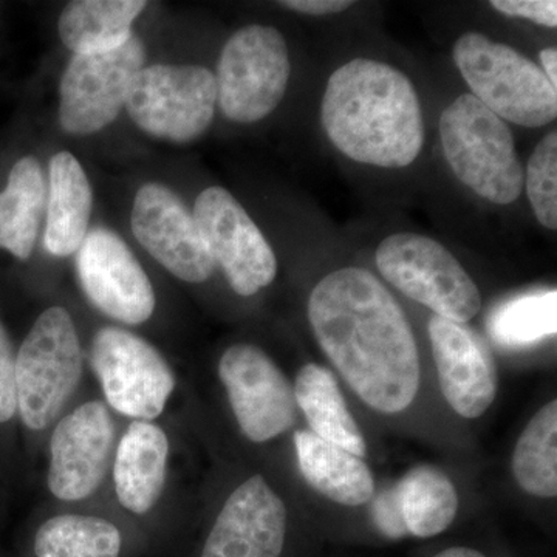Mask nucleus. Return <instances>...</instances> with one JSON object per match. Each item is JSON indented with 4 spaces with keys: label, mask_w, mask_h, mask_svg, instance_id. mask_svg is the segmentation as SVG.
Returning <instances> with one entry per match:
<instances>
[{
    "label": "nucleus",
    "mask_w": 557,
    "mask_h": 557,
    "mask_svg": "<svg viewBox=\"0 0 557 557\" xmlns=\"http://www.w3.org/2000/svg\"><path fill=\"white\" fill-rule=\"evenodd\" d=\"M314 338L359 398L383 413L408 409L420 387L416 336L405 311L369 271L336 270L309 299Z\"/></svg>",
    "instance_id": "1"
},
{
    "label": "nucleus",
    "mask_w": 557,
    "mask_h": 557,
    "mask_svg": "<svg viewBox=\"0 0 557 557\" xmlns=\"http://www.w3.org/2000/svg\"><path fill=\"white\" fill-rule=\"evenodd\" d=\"M321 123L348 159L386 170L412 164L426 138L412 81L392 65L366 58L341 65L330 76Z\"/></svg>",
    "instance_id": "2"
},
{
    "label": "nucleus",
    "mask_w": 557,
    "mask_h": 557,
    "mask_svg": "<svg viewBox=\"0 0 557 557\" xmlns=\"http://www.w3.org/2000/svg\"><path fill=\"white\" fill-rule=\"evenodd\" d=\"M438 131L450 170L472 193L496 205L519 199L525 171L511 131L496 113L463 94L443 110Z\"/></svg>",
    "instance_id": "3"
},
{
    "label": "nucleus",
    "mask_w": 557,
    "mask_h": 557,
    "mask_svg": "<svg viewBox=\"0 0 557 557\" xmlns=\"http://www.w3.org/2000/svg\"><path fill=\"white\" fill-rule=\"evenodd\" d=\"M453 58L472 97L498 119L523 127L547 126L556 120V87L518 50L468 32L454 44Z\"/></svg>",
    "instance_id": "4"
},
{
    "label": "nucleus",
    "mask_w": 557,
    "mask_h": 557,
    "mask_svg": "<svg viewBox=\"0 0 557 557\" xmlns=\"http://www.w3.org/2000/svg\"><path fill=\"white\" fill-rule=\"evenodd\" d=\"M83 376V350L67 310L44 311L16 351L17 416L28 431L50 426Z\"/></svg>",
    "instance_id": "5"
},
{
    "label": "nucleus",
    "mask_w": 557,
    "mask_h": 557,
    "mask_svg": "<svg viewBox=\"0 0 557 557\" xmlns=\"http://www.w3.org/2000/svg\"><path fill=\"white\" fill-rule=\"evenodd\" d=\"M381 276L435 317L467 324L482 309L475 282L440 242L416 233L386 237L376 249Z\"/></svg>",
    "instance_id": "6"
},
{
    "label": "nucleus",
    "mask_w": 557,
    "mask_h": 557,
    "mask_svg": "<svg viewBox=\"0 0 557 557\" xmlns=\"http://www.w3.org/2000/svg\"><path fill=\"white\" fill-rule=\"evenodd\" d=\"M289 54L282 33L248 25L223 47L218 65V102L230 121L251 124L267 119L287 91Z\"/></svg>",
    "instance_id": "7"
},
{
    "label": "nucleus",
    "mask_w": 557,
    "mask_h": 557,
    "mask_svg": "<svg viewBox=\"0 0 557 557\" xmlns=\"http://www.w3.org/2000/svg\"><path fill=\"white\" fill-rule=\"evenodd\" d=\"M218 106L215 76L200 65L143 67L126 108L139 129L156 138L188 143L208 131Z\"/></svg>",
    "instance_id": "8"
},
{
    "label": "nucleus",
    "mask_w": 557,
    "mask_h": 557,
    "mask_svg": "<svg viewBox=\"0 0 557 557\" xmlns=\"http://www.w3.org/2000/svg\"><path fill=\"white\" fill-rule=\"evenodd\" d=\"M91 368L106 401L121 416L153 421L175 391L170 362L152 344L129 330H98L91 343Z\"/></svg>",
    "instance_id": "9"
},
{
    "label": "nucleus",
    "mask_w": 557,
    "mask_h": 557,
    "mask_svg": "<svg viewBox=\"0 0 557 557\" xmlns=\"http://www.w3.org/2000/svg\"><path fill=\"white\" fill-rule=\"evenodd\" d=\"M145 62V44L137 36L119 49L75 54L61 79L62 129L72 135H90L119 119Z\"/></svg>",
    "instance_id": "10"
},
{
    "label": "nucleus",
    "mask_w": 557,
    "mask_h": 557,
    "mask_svg": "<svg viewBox=\"0 0 557 557\" xmlns=\"http://www.w3.org/2000/svg\"><path fill=\"white\" fill-rule=\"evenodd\" d=\"M193 215L209 255L237 295L248 298L276 278L273 248L228 190L219 186L205 189Z\"/></svg>",
    "instance_id": "11"
},
{
    "label": "nucleus",
    "mask_w": 557,
    "mask_h": 557,
    "mask_svg": "<svg viewBox=\"0 0 557 557\" xmlns=\"http://www.w3.org/2000/svg\"><path fill=\"white\" fill-rule=\"evenodd\" d=\"M219 379L242 434L251 442H270L295 426V391L262 348L252 344L231 346L220 358Z\"/></svg>",
    "instance_id": "12"
},
{
    "label": "nucleus",
    "mask_w": 557,
    "mask_h": 557,
    "mask_svg": "<svg viewBox=\"0 0 557 557\" xmlns=\"http://www.w3.org/2000/svg\"><path fill=\"white\" fill-rule=\"evenodd\" d=\"M115 446V423L106 403H84L54 428L49 445L47 485L64 502L97 493L108 475Z\"/></svg>",
    "instance_id": "13"
},
{
    "label": "nucleus",
    "mask_w": 557,
    "mask_h": 557,
    "mask_svg": "<svg viewBox=\"0 0 557 557\" xmlns=\"http://www.w3.org/2000/svg\"><path fill=\"white\" fill-rule=\"evenodd\" d=\"M76 252L81 287L101 313L127 325L143 324L152 317V284L119 234L91 230Z\"/></svg>",
    "instance_id": "14"
},
{
    "label": "nucleus",
    "mask_w": 557,
    "mask_h": 557,
    "mask_svg": "<svg viewBox=\"0 0 557 557\" xmlns=\"http://www.w3.org/2000/svg\"><path fill=\"white\" fill-rule=\"evenodd\" d=\"M131 225L139 245L175 277L200 284L214 273L218 265L194 215L166 186L148 183L138 190Z\"/></svg>",
    "instance_id": "15"
},
{
    "label": "nucleus",
    "mask_w": 557,
    "mask_h": 557,
    "mask_svg": "<svg viewBox=\"0 0 557 557\" xmlns=\"http://www.w3.org/2000/svg\"><path fill=\"white\" fill-rule=\"evenodd\" d=\"M287 507L262 475L236 487L219 512L201 557H281Z\"/></svg>",
    "instance_id": "16"
},
{
    "label": "nucleus",
    "mask_w": 557,
    "mask_h": 557,
    "mask_svg": "<svg viewBox=\"0 0 557 557\" xmlns=\"http://www.w3.org/2000/svg\"><path fill=\"white\" fill-rule=\"evenodd\" d=\"M432 354L443 397L458 416H483L496 399L498 373L486 344L467 327L449 319L429 321Z\"/></svg>",
    "instance_id": "17"
},
{
    "label": "nucleus",
    "mask_w": 557,
    "mask_h": 557,
    "mask_svg": "<svg viewBox=\"0 0 557 557\" xmlns=\"http://www.w3.org/2000/svg\"><path fill=\"white\" fill-rule=\"evenodd\" d=\"M170 440L153 421L134 420L116 446L113 486L121 507L146 515L163 494Z\"/></svg>",
    "instance_id": "18"
},
{
    "label": "nucleus",
    "mask_w": 557,
    "mask_h": 557,
    "mask_svg": "<svg viewBox=\"0 0 557 557\" xmlns=\"http://www.w3.org/2000/svg\"><path fill=\"white\" fill-rule=\"evenodd\" d=\"M94 194L86 172L70 152L51 157L44 245L50 255L67 258L89 233Z\"/></svg>",
    "instance_id": "19"
},
{
    "label": "nucleus",
    "mask_w": 557,
    "mask_h": 557,
    "mask_svg": "<svg viewBox=\"0 0 557 557\" xmlns=\"http://www.w3.org/2000/svg\"><path fill=\"white\" fill-rule=\"evenodd\" d=\"M300 472L314 491L335 504L359 507L375 494V479L361 458L313 432H295Z\"/></svg>",
    "instance_id": "20"
},
{
    "label": "nucleus",
    "mask_w": 557,
    "mask_h": 557,
    "mask_svg": "<svg viewBox=\"0 0 557 557\" xmlns=\"http://www.w3.org/2000/svg\"><path fill=\"white\" fill-rule=\"evenodd\" d=\"M46 208V175L35 157H24L0 193V248L20 260L30 258Z\"/></svg>",
    "instance_id": "21"
},
{
    "label": "nucleus",
    "mask_w": 557,
    "mask_h": 557,
    "mask_svg": "<svg viewBox=\"0 0 557 557\" xmlns=\"http://www.w3.org/2000/svg\"><path fill=\"white\" fill-rule=\"evenodd\" d=\"M293 391L296 405L302 409L314 435L354 456H366L364 435L347 408L338 381L329 369L318 364L304 366Z\"/></svg>",
    "instance_id": "22"
},
{
    "label": "nucleus",
    "mask_w": 557,
    "mask_h": 557,
    "mask_svg": "<svg viewBox=\"0 0 557 557\" xmlns=\"http://www.w3.org/2000/svg\"><path fill=\"white\" fill-rule=\"evenodd\" d=\"M148 2L141 0H75L62 10L58 30L75 54L119 49L132 38V24Z\"/></svg>",
    "instance_id": "23"
},
{
    "label": "nucleus",
    "mask_w": 557,
    "mask_h": 557,
    "mask_svg": "<svg viewBox=\"0 0 557 557\" xmlns=\"http://www.w3.org/2000/svg\"><path fill=\"white\" fill-rule=\"evenodd\" d=\"M403 520L409 534L434 537L448 530L456 519V486L434 467L410 469L397 485Z\"/></svg>",
    "instance_id": "24"
},
{
    "label": "nucleus",
    "mask_w": 557,
    "mask_h": 557,
    "mask_svg": "<svg viewBox=\"0 0 557 557\" xmlns=\"http://www.w3.org/2000/svg\"><path fill=\"white\" fill-rule=\"evenodd\" d=\"M512 474L534 497L557 496V403L549 401L523 429L515 454Z\"/></svg>",
    "instance_id": "25"
},
{
    "label": "nucleus",
    "mask_w": 557,
    "mask_h": 557,
    "mask_svg": "<svg viewBox=\"0 0 557 557\" xmlns=\"http://www.w3.org/2000/svg\"><path fill=\"white\" fill-rule=\"evenodd\" d=\"M116 525L97 516H54L36 531V557H120Z\"/></svg>",
    "instance_id": "26"
},
{
    "label": "nucleus",
    "mask_w": 557,
    "mask_h": 557,
    "mask_svg": "<svg viewBox=\"0 0 557 557\" xmlns=\"http://www.w3.org/2000/svg\"><path fill=\"white\" fill-rule=\"evenodd\" d=\"M556 289L523 293L498 304L487 317V333L498 346L523 348L556 335Z\"/></svg>",
    "instance_id": "27"
},
{
    "label": "nucleus",
    "mask_w": 557,
    "mask_h": 557,
    "mask_svg": "<svg viewBox=\"0 0 557 557\" xmlns=\"http://www.w3.org/2000/svg\"><path fill=\"white\" fill-rule=\"evenodd\" d=\"M528 200L541 225L557 228V134L545 135L528 160L525 183Z\"/></svg>",
    "instance_id": "28"
},
{
    "label": "nucleus",
    "mask_w": 557,
    "mask_h": 557,
    "mask_svg": "<svg viewBox=\"0 0 557 557\" xmlns=\"http://www.w3.org/2000/svg\"><path fill=\"white\" fill-rule=\"evenodd\" d=\"M17 416L16 350L9 330L0 321V428Z\"/></svg>",
    "instance_id": "29"
},
{
    "label": "nucleus",
    "mask_w": 557,
    "mask_h": 557,
    "mask_svg": "<svg viewBox=\"0 0 557 557\" xmlns=\"http://www.w3.org/2000/svg\"><path fill=\"white\" fill-rule=\"evenodd\" d=\"M491 7L507 16L522 17L548 28L557 27L555 0H493Z\"/></svg>",
    "instance_id": "30"
},
{
    "label": "nucleus",
    "mask_w": 557,
    "mask_h": 557,
    "mask_svg": "<svg viewBox=\"0 0 557 557\" xmlns=\"http://www.w3.org/2000/svg\"><path fill=\"white\" fill-rule=\"evenodd\" d=\"M373 520L375 525L387 539L408 536L405 520H403L401 504H399L397 486L383 491L373 504Z\"/></svg>",
    "instance_id": "31"
},
{
    "label": "nucleus",
    "mask_w": 557,
    "mask_h": 557,
    "mask_svg": "<svg viewBox=\"0 0 557 557\" xmlns=\"http://www.w3.org/2000/svg\"><path fill=\"white\" fill-rule=\"evenodd\" d=\"M285 9L310 14V16H327V14L341 13L354 5L350 0H285L278 2Z\"/></svg>",
    "instance_id": "32"
},
{
    "label": "nucleus",
    "mask_w": 557,
    "mask_h": 557,
    "mask_svg": "<svg viewBox=\"0 0 557 557\" xmlns=\"http://www.w3.org/2000/svg\"><path fill=\"white\" fill-rule=\"evenodd\" d=\"M542 62V72L545 73L549 83L557 89V49L556 47H547L539 53Z\"/></svg>",
    "instance_id": "33"
},
{
    "label": "nucleus",
    "mask_w": 557,
    "mask_h": 557,
    "mask_svg": "<svg viewBox=\"0 0 557 557\" xmlns=\"http://www.w3.org/2000/svg\"><path fill=\"white\" fill-rule=\"evenodd\" d=\"M434 557H485L478 549L467 547H454L445 549V552L438 553Z\"/></svg>",
    "instance_id": "34"
}]
</instances>
